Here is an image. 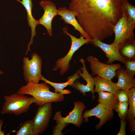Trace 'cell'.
I'll return each mask as SVG.
<instances>
[{
	"label": "cell",
	"instance_id": "cell-5",
	"mask_svg": "<svg viewBox=\"0 0 135 135\" xmlns=\"http://www.w3.org/2000/svg\"><path fill=\"white\" fill-rule=\"evenodd\" d=\"M64 34L70 36L71 40L70 48L67 54L64 57L58 59L55 62V65L53 69L54 71L60 70V74L62 76L69 69V63L72 59L74 53L83 45L90 43V40L85 38L81 35L79 38H77L70 34L68 31L67 26L62 29Z\"/></svg>",
	"mask_w": 135,
	"mask_h": 135
},
{
	"label": "cell",
	"instance_id": "cell-7",
	"mask_svg": "<svg viewBox=\"0 0 135 135\" xmlns=\"http://www.w3.org/2000/svg\"><path fill=\"white\" fill-rule=\"evenodd\" d=\"M86 60L89 63L92 76L97 75L100 77L111 80L116 76V70L122 68L120 64H105L100 62L97 58L92 55L88 56Z\"/></svg>",
	"mask_w": 135,
	"mask_h": 135
},
{
	"label": "cell",
	"instance_id": "cell-13",
	"mask_svg": "<svg viewBox=\"0 0 135 135\" xmlns=\"http://www.w3.org/2000/svg\"><path fill=\"white\" fill-rule=\"evenodd\" d=\"M90 43L101 49L105 53L108 58L106 64H111L115 61H118L124 64L126 59L120 54L119 48L112 44H107L97 39L90 40Z\"/></svg>",
	"mask_w": 135,
	"mask_h": 135
},
{
	"label": "cell",
	"instance_id": "cell-23",
	"mask_svg": "<svg viewBox=\"0 0 135 135\" xmlns=\"http://www.w3.org/2000/svg\"><path fill=\"white\" fill-rule=\"evenodd\" d=\"M121 2L126 10L130 21L135 23V6L130 4L128 0H121Z\"/></svg>",
	"mask_w": 135,
	"mask_h": 135
},
{
	"label": "cell",
	"instance_id": "cell-1",
	"mask_svg": "<svg viewBox=\"0 0 135 135\" xmlns=\"http://www.w3.org/2000/svg\"><path fill=\"white\" fill-rule=\"evenodd\" d=\"M68 9L90 39L101 41L112 36L122 15L121 0H70Z\"/></svg>",
	"mask_w": 135,
	"mask_h": 135
},
{
	"label": "cell",
	"instance_id": "cell-24",
	"mask_svg": "<svg viewBox=\"0 0 135 135\" xmlns=\"http://www.w3.org/2000/svg\"><path fill=\"white\" fill-rule=\"evenodd\" d=\"M128 106V102H118L114 110L118 112L120 118L126 119Z\"/></svg>",
	"mask_w": 135,
	"mask_h": 135
},
{
	"label": "cell",
	"instance_id": "cell-19",
	"mask_svg": "<svg viewBox=\"0 0 135 135\" xmlns=\"http://www.w3.org/2000/svg\"><path fill=\"white\" fill-rule=\"evenodd\" d=\"M127 92L129 107L126 120L129 122L130 130L132 133L135 131V87L131 88Z\"/></svg>",
	"mask_w": 135,
	"mask_h": 135
},
{
	"label": "cell",
	"instance_id": "cell-21",
	"mask_svg": "<svg viewBox=\"0 0 135 135\" xmlns=\"http://www.w3.org/2000/svg\"><path fill=\"white\" fill-rule=\"evenodd\" d=\"M122 56L126 59H135V41L134 39L125 42L119 49Z\"/></svg>",
	"mask_w": 135,
	"mask_h": 135
},
{
	"label": "cell",
	"instance_id": "cell-26",
	"mask_svg": "<svg viewBox=\"0 0 135 135\" xmlns=\"http://www.w3.org/2000/svg\"><path fill=\"white\" fill-rule=\"evenodd\" d=\"M56 124L53 127L52 135H62L64 134L62 132V131L64 128L69 124L68 123H64L63 122L56 121Z\"/></svg>",
	"mask_w": 135,
	"mask_h": 135
},
{
	"label": "cell",
	"instance_id": "cell-6",
	"mask_svg": "<svg viewBox=\"0 0 135 135\" xmlns=\"http://www.w3.org/2000/svg\"><path fill=\"white\" fill-rule=\"evenodd\" d=\"M30 59L28 57L23 59L22 70L24 79L27 83H38L42 76L41 74L42 61L41 57L37 53H32Z\"/></svg>",
	"mask_w": 135,
	"mask_h": 135
},
{
	"label": "cell",
	"instance_id": "cell-29",
	"mask_svg": "<svg viewBox=\"0 0 135 135\" xmlns=\"http://www.w3.org/2000/svg\"><path fill=\"white\" fill-rule=\"evenodd\" d=\"M4 120L2 119H0V135H4L5 134V131L2 130V128L4 123Z\"/></svg>",
	"mask_w": 135,
	"mask_h": 135
},
{
	"label": "cell",
	"instance_id": "cell-11",
	"mask_svg": "<svg viewBox=\"0 0 135 135\" xmlns=\"http://www.w3.org/2000/svg\"><path fill=\"white\" fill-rule=\"evenodd\" d=\"M44 10L42 16L38 20L39 24L44 26L50 36L52 35V22L54 17L58 15L56 6L53 2L49 0H42L39 2Z\"/></svg>",
	"mask_w": 135,
	"mask_h": 135
},
{
	"label": "cell",
	"instance_id": "cell-8",
	"mask_svg": "<svg viewBox=\"0 0 135 135\" xmlns=\"http://www.w3.org/2000/svg\"><path fill=\"white\" fill-rule=\"evenodd\" d=\"M52 102L39 106L33 120L34 135H38L46 130L50 122L52 114Z\"/></svg>",
	"mask_w": 135,
	"mask_h": 135
},
{
	"label": "cell",
	"instance_id": "cell-14",
	"mask_svg": "<svg viewBox=\"0 0 135 135\" xmlns=\"http://www.w3.org/2000/svg\"><path fill=\"white\" fill-rule=\"evenodd\" d=\"M20 3L24 8L27 14V20L28 26L31 30V36L30 42L28 45V48L26 52V55L28 54V52L30 51V46L33 42V39L36 34V28L39 24L38 20L35 19L32 14V9L33 5L32 0H16Z\"/></svg>",
	"mask_w": 135,
	"mask_h": 135
},
{
	"label": "cell",
	"instance_id": "cell-31",
	"mask_svg": "<svg viewBox=\"0 0 135 135\" xmlns=\"http://www.w3.org/2000/svg\"><path fill=\"white\" fill-rule=\"evenodd\" d=\"M0 35H1V34H0Z\"/></svg>",
	"mask_w": 135,
	"mask_h": 135
},
{
	"label": "cell",
	"instance_id": "cell-2",
	"mask_svg": "<svg viewBox=\"0 0 135 135\" xmlns=\"http://www.w3.org/2000/svg\"><path fill=\"white\" fill-rule=\"evenodd\" d=\"M50 89V86L45 82H30L22 86L17 93L32 96L34 98V103L39 107L47 103L60 102L64 100V94L52 92Z\"/></svg>",
	"mask_w": 135,
	"mask_h": 135
},
{
	"label": "cell",
	"instance_id": "cell-9",
	"mask_svg": "<svg viewBox=\"0 0 135 135\" xmlns=\"http://www.w3.org/2000/svg\"><path fill=\"white\" fill-rule=\"evenodd\" d=\"M74 105L72 110L66 117L62 116L61 111H58L54 115L53 120L56 121L72 124L80 128L84 120L82 113L86 106L84 102L80 101L74 102Z\"/></svg>",
	"mask_w": 135,
	"mask_h": 135
},
{
	"label": "cell",
	"instance_id": "cell-15",
	"mask_svg": "<svg viewBox=\"0 0 135 135\" xmlns=\"http://www.w3.org/2000/svg\"><path fill=\"white\" fill-rule=\"evenodd\" d=\"M58 15L61 17L60 18L63 20L66 24L72 25L74 29L78 31L85 38L90 40L88 36L84 31L79 24L76 18V16L74 12L70 10L66 7H59L57 9Z\"/></svg>",
	"mask_w": 135,
	"mask_h": 135
},
{
	"label": "cell",
	"instance_id": "cell-4",
	"mask_svg": "<svg viewBox=\"0 0 135 135\" xmlns=\"http://www.w3.org/2000/svg\"><path fill=\"white\" fill-rule=\"evenodd\" d=\"M122 16L114 28L115 38L112 43L119 49L126 42L134 39V37L133 31L135 23L129 21L126 10L122 5Z\"/></svg>",
	"mask_w": 135,
	"mask_h": 135
},
{
	"label": "cell",
	"instance_id": "cell-18",
	"mask_svg": "<svg viewBox=\"0 0 135 135\" xmlns=\"http://www.w3.org/2000/svg\"><path fill=\"white\" fill-rule=\"evenodd\" d=\"M80 76L79 75L78 70L73 75L69 76L68 78V80L66 82L62 83H56L47 80L43 76H42L41 80L44 82L48 84L54 89V92L60 93L63 94H69L71 93V91L68 90H64L65 88L68 86H70L72 84L74 81L77 79H79Z\"/></svg>",
	"mask_w": 135,
	"mask_h": 135
},
{
	"label": "cell",
	"instance_id": "cell-10",
	"mask_svg": "<svg viewBox=\"0 0 135 135\" xmlns=\"http://www.w3.org/2000/svg\"><path fill=\"white\" fill-rule=\"evenodd\" d=\"M79 61L82 64V66L80 68V69L78 70V74L86 82V84L85 85L81 84L78 80H76L70 86L72 88H74L79 91L83 96L87 95L86 92H91L92 98L94 99V79L87 70L85 64V60L82 58L79 60Z\"/></svg>",
	"mask_w": 135,
	"mask_h": 135
},
{
	"label": "cell",
	"instance_id": "cell-25",
	"mask_svg": "<svg viewBox=\"0 0 135 135\" xmlns=\"http://www.w3.org/2000/svg\"><path fill=\"white\" fill-rule=\"evenodd\" d=\"M124 64L128 74L131 77H134L135 74V59H126Z\"/></svg>",
	"mask_w": 135,
	"mask_h": 135
},
{
	"label": "cell",
	"instance_id": "cell-30",
	"mask_svg": "<svg viewBox=\"0 0 135 135\" xmlns=\"http://www.w3.org/2000/svg\"><path fill=\"white\" fill-rule=\"evenodd\" d=\"M3 73H4L3 72L0 70V74H3Z\"/></svg>",
	"mask_w": 135,
	"mask_h": 135
},
{
	"label": "cell",
	"instance_id": "cell-17",
	"mask_svg": "<svg viewBox=\"0 0 135 135\" xmlns=\"http://www.w3.org/2000/svg\"><path fill=\"white\" fill-rule=\"evenodd\" d=\"M116 76L118 78L116 84L118 89L124 90L127 92L131 88L135 87V78L130 76L125 69L122 68L117 70Z\"/></svg>",
	"mask_w": 135,
	"mask_h": 135
},
{
	"label": "cell",
	"instance_id": "cell-12",
	"mask_svg": "<svg viewBox=\"0 0 135 135\" xmlns=\"http://www.w3.org/2000/svg\"><path fill=\"white\" fill-rule=\"evenodd\" d=\"M92 116H96L100 119L99 123L95 126L96 129L98 130L113 118L114 113L113 110L108 109L99 103L93 108L84 111L82 114L83 118L84 119V122H88V118Z\"/></svg>",
	"mask_w": 135,
	"mask_h": 135
},
{
	"label": "cell",
	"instance_id": "cell-20",
	"mask_svg": "<svg viewBox=\"0 0 135 135\" xmlns=\"http://www.w3.org/2000/svg\"><path fill=\"white\" fill-rule=\"evenodd\" d=\"M98 102L104 107L110 110H114L118 102L116 96L109 92L102 91L98 92Z\"/></svg>",
	"mask_w": 135,
	"mask_h": 135
},
{
	"label": "cell",
	"instance_id": "cell-27",
	"mask_svg": "<svg viewBox=\"0 0 135 135\" xmlns=\"http://www.w3.org/2000/svg\"><path fill=\"white\" fill-rule=\"evenodd\" d=\"M116 97L118 102H128V92L125 90L120 89L117 94Z\"/></svg>",
	"mask_w": 135,
	"mask_h": 135
},
{
	"label": "cell",
	"instance_id": "cell-3",
	"mask_svg": "<svg viewBox=\"0 0 135 135\" xmlns=\"http://www.w3.org/2000/svg\"><path fill=\"white\" fill-rule=\"evenodd\" d=\"M4 98V101L0 111L2 115L12 114L19 116L26 113L32 104L34 103L33 97H28L17 93L5 96Z\"/></svg>",
	"mask_w": 135,
	"mask_h": 135
},
{
	"label": "cell",
	"instance_id": "cell-32",
	"mask_svg": "<svg viewBox=\"0 0 135 135\" xmlns=\"http://www.w3.org/2000/svg\"></svg>",
	"mask_w": 135,
	"mask_h": 135
},
{
	"label": "cell",
	"instance_id": "cell-28",
	"mask_svg": "<svg viewBox=\"0 0 135 135\" xmlns=\"http://www.w3.org/2000/svg\"><path fill=\"white\" fill-rule=\"evenodd\" d=\"M120 129L117 135H126V132L125 128L127 121L126 119L120 118Z\"/></svg>",
	"mask_w": 135,
	"mask_h": 135
},
{
	"label": "cell",
	"instance_id": "cell-22",
	"mask_svg": "<svg viewBox=\"0 0 135 135\" xmlns=\"http://www.w3.org/2000/svg\"><path fill=\"white\" fill-rule=\"evenodd\" d=\"M33 120L24 122L16 131V135H34Z\"/></svg>",
	"mask_w": 135,
	"mask_h": 135
},
{
	"label": "cell",
	"instance_id": "cell-16",
	"mask_svg": "<svg viewBox=\"0 0 135 135\" xmlns=\"http://www.w3.org/2000/svg\"><path fill=\"white\" fill-rule=\"evenodd\" d=\"M94 82V92L106 91L116 96L119 90L116 83L98 76L92 77Z\"/></svg>",
	"mask_w": 135,
	"mask_h": 135
}]
</instances>
